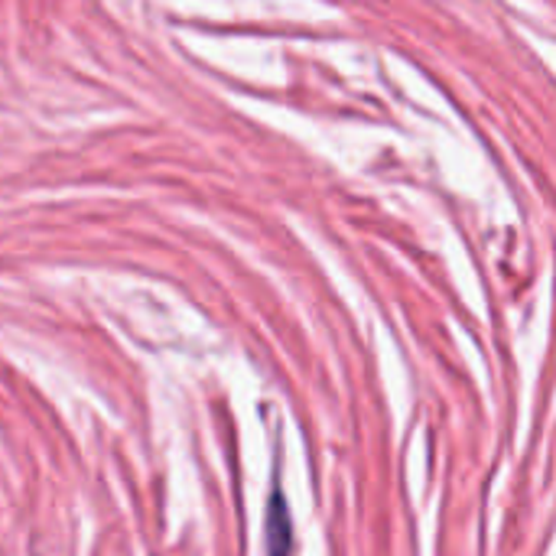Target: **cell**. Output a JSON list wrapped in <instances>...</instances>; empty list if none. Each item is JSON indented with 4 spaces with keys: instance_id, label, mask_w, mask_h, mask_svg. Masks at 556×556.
<instances>
[{
    "instance_id": "1",
    "label": "cell",
    "mask_w": 556,
    "mask_h": 556,
    "mask_svg": "<svg viewBox=\"0 0 556 556\" xmlns=\"http://www.w3.org/2000/svg\"><path fill=\"white\" fill-rule=\"evenodd\" d=\"M267 556H293V525L280 489L270 495L267 505Z\"/></svg>"
}]
</instances>
